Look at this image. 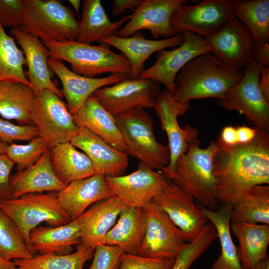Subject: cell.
Wrapping results in <instances>:
<instances>
[{"instance_id":"ab89813d","label":"cell","mask_w":269,"mask_h":269,"mask_svg":"<svg viewBox=\"0 0 269 269\" xmlns=\"http://www.w3.org/2000/svg\"><path fill=\"white\" fill-rule=\"evenodd\" d=\"M48 149L47 143L38 136L27 144H8L5 154L16 165L17 172H19L35 163Z\"/></svg>"},{"instance_id":"f907efd6","label":"cell","mask_w":269,"mask_h":269,"mask_svg":"<svg viewBox=\"0 0 269 269\" xmlns=\"http://www.w3.org/2000/svg\"><path fill=\"white\" fill-rule=\"evenodd\" d=\"M253 269H269V258L268 256L266 259L258 263Z\"/></svg>"},{"instance_id":"60d3db41","label":"cell","mask_w":269,"mask_h":269,"mask_svg":"<svg viewBox=\"0 0 269 269\" xmlns=\"http://www.w3.org/2000/svg\"><path fill=\"white\" fill-rule=\"evenodd\" d=\"M175 259H155L122 253L119 269H170Z\"/></svg>"},{"instance_id":"ee69618b","label":"cell","mask_w":269,"mask_h":269,"mask_svg":"<svg viewBox=\"0 0 269 269\" xmlns=\"http://www.w3.org/2000/svg\"><path fill=\"white\" fill-rule=\"evenodd\" d=\"M22 0H0V22L4 28L21 25Z\"/></svg>"},{"instance_id":"ac0fdd59","label":"cell","mask_w":269,"mask_h":269,"mask_svg":"<svg viewBox=\"0 0 269 269\" xmlns=\"http://www.w3.org/2000/svg\"><path fill=\"white\" fill-rule=\"evenodd\" d=\"M186 0H143L140 6L134 10L131 19L118 32L120 37H128L141 30H149L156 39L168 38L174 36L170 20L174 10Z\"/></svg>"},{"instance_id":"bcb514c9","label":"cell","mask_w":269,"mask_h":269,"mask_svg":"<svg viewBox=\"0 0 269 269\" xmlns=\"http://www.w3.org/2000/svg\"><path fill=\"white\" fill-rule=\"evenodd\" d=\"M112 1V14L116 17L128 9L135 10L141 5L143 0H113Z\"/></svg>"},{"instance_id":"8992f818","label":"cell","mask_w":269,"mask_h":269,"mask_svg":"<svg viewBox=\"0 0 269 269\" xmlns=\"http://www.w3.org/2000/svg\"><path fill=\"white\" fill-rule=\"evenodd\" d=\"M114 117L127 147V154L154 170H161L168 164L169 147L156 140L152 120L143 109L134 110Z\"/></svg>"},{"instance_id":"484cf974","label":"cell","mask_w":269,"mask_h":269,"mask_svg":"<svg viewBox=\"0 0 269 269\" xmlns=\"http://www.w3.org/2000/svg\"><path fill=\"white\" fill-rule=\"evenodd\" d=\"M72 115L77 127L88 129L116 149L127 152V147L115 117L106 110L93 94Z\"/></svg>"},{"instance_id":"f6af8a7d","label":"cell","mask_w":269,"mask_h":269,"mask_svg":"<svg viewBox=\"0 0 269 269\" xmlns=\"http://www.w3.org/2000/svg\"><path fill=\"white\" fill-rule=\"evenodd\" d=\"M14 164V162L5 153H0V201L11 199L9 184L10 173Z\"/></svg>"},{"instance_id":"ffe728a7","label":"cell","mask_w":269,"mask_h":269,"mask_svg":"<svg viewBox=\"0 0 269 269\" xmlns=\"http://www.w3.org/2000/svg\"><path fill=\"white\" fill-rule=\"evenodd\" d=\"M70 142L81 149L91 160L96 173L105 176L123 175L129 164L128 154L110 146L88 129L79 127Z\"/></svg>"},{"instance_id":"5bb4252c","label":"cell","mask_w":269,"mask_h":269,"mask_svg":"<svg viewBox=\"0 0 269 269\" xmlns=\"http://www.w3.org/2000/svg\"><path fill=\"white\" fill-rule=\"evenodd\" d=\"M190 106V103L176 101L172 94L165 89L158 94L154 107L161 129L168 138L170 161L160 171L169 180L178 157L186 152L190 144L198 139V132L196 129L188 125L182 129L177 121V117L185 114Z\"/></svg>"},{"instance_id":"e0dca14e","label":"cell","mask_w":269,"mask_h":269,"mask_svg":"<svg viewBox=\"0 0 269 269\" xmlns=\"http://www.w3.org/2000/svg\"><path fill=\"white\" fill-rule=\"evenodd\" d=\"M206 39L212 53L227 65L243 70L253 60L256 44L246 26L234 16Z\"/></svg>"},{"instance_id":"836d02e7","label":"cell","mask_w":269,"mask_h":269,"mask_svg":"<svg viewBox=\"0 0 269 269\" xmlns=\"http://www.w3.org/2000/svg\"><path fill=\"white\" fill-rule=\"evenodd\" d=\"M231 222L269 225V186L252 187L232 206Z\"/></svg>"},{"instance_id":"30bf717a","label":"cell","mask_w":269,"mask_h":269,"mask_svg":"<svg viewBox=\"0 0 269 269\" xmlns=\"http://www.w3.org/2000/svg\"><path fill=\"white\" fill-rule=\"evenodd\" d=\"M232 0H205L193 5H179L170 20L174 35L188 31L205 38L224 27L233 16Z\"/></svg>"},{"instance_id":"8d00e7d4","label":"cell","mask_w":269,"mask_h":269,"mask_svg":"<svg viewBox=\"0 0 269 269\" xmlns=\"http://www.w3.org/2000/svg\"><path fill=\"white\" fill-rule=\"evenodd\" d=\"M25 64L23 51L17 47L13 38L5 32L0 22V82L16 81L31 86L23 70Z\"/></svg>"},{"instance_id":"9a60e30c","label":"cell","mask_w":269,"mask_h":269,"mask_svg":"<svg viewBox=\"0 0 269 269\" xmlns=\"http://www.w3.org/2000/svg\"><path fill=\"white\" fill-rule=\"evenodd\" d=\"M114 195L127 206L143 208L161 194L170 181L161 172L139 162L135 171L117 177L105 176Z\"/></svg>"},{"instance_id":"4fadbf2b","label":"cell","mask_w":269,"mask_h":269,"mask_svg":"<svg viewBox=\"0 0 269 269\" xmlns=\"http://www.w3.org/2000/svg\"><path fill=\"white\" fill-rule=\"evenodd\" d=\"M181 33L184 37L182 44L173 50L163 49L156 52L155 63L139 76L163 85L172 95L177 89L175 78L184 66L197 56L212 53L205 37L188 31Z\"/></svg>"},{"instance_id":"681fc988","label":"cell","mask_w":269,"mask_h":269,"mask_svg":"<svg viewBox=\"0 0 269 269\" xmlns=\"http://www.w3.org/2000/svg\"><path fill=\"white\" fill-rule=\"evenodd\" d=\"M16 267L13 261L6 260L0 255V269H15Z\"/></svg>"},{"instance_id":"52a82bcc","label":"cell","mask_w":269,"mask_h":269,"mask_svg":"<svg viewBox=\"0 0 269 269\" xmlns=\"http://www.w3.org/2000/svg\"><path fill=\"white\" fill-rule=\"evenodd\" d=\"M0 209L15 223L30 253L36 254L30 240L32 230L42 222L53 226L66 224L72 220L59 205L57 192L29 193L18 198L0 201Z\"/></svg>"},{"instance_id":"277c9868","label":"cell","mask_w":269,"mask_h":269,"mask_svg":"<svg viewBox=\"0 0 269 269\" xmlns=\"http://www.w3.org/2000/svg\"><path fill=\"white\" fill-rule=\"evenodd\" d=\"M41 40L48 49L51 58L69 62L71 70L78 75L88 78L105 73L129 76V61L122 53L110 50L107 44L92 45L77 41Z\"/></svg>"},{"instance_id":"83f0119b","label":"cell","mask_w":269,"mask_h":269,"mask_svg":"<svg viewBox=\"0 0 269 269\" xmlns=\"http://www.w3.org/2000/svg\"><path fill=\"white\" fill-rule=\"evenodd\" d=\"M131 17L132 14H127L119 20L112 22L100 0H84L76 41L91 44L117 35L119 30Z\"/></svg>"},{"instance_id":"d4e9b609","label":"cell","mask_w":269,"mask_h":269,"mask_svg":"<svg viewBox=\"0 0 269 269\" xmlns=\"http://www.w3.org/2000/svg\"><path fill=\"white\" fill-rule=\"evenodd\" d=\"M65 186L54 172L50 160V149L32 166L10 176L9 191L12 198L29 193L58 192Z\"/></svg>"},{"instance_id":"3957f363","label":"cell","mask_w":269,"mask_h":269,"mask_svg":"<svg viewBox=\"0 0 269 269\" xmlns=\"http://www.w3.org/2000/svg\"><path fill=\"white\" fill-rule=\"evenodd\" d=\"M216 141L202 148L198 139L190 144L176 161L170 181L192 196L202 206L211 210L220 208L215 198L213 159Z\"/></svg>"},{"instance_id":"b9f144b4","label":"cell","mask_w":269,"mask_h":269,"mask_svg":"<svg viewBox=\"0 0 269 269\" xmlns=\"http://www.w3.org/2000/svg\"><path fill=\"white\" fill-rule=\"evenodd\" d=\"M39 136L34 125H16L0 118V140L9 144L14 141H29Z\"/></svg>"},{"instance_id":"cb8c5ba5","label":"cell","mask_w":269,"mask_h":269,"mask_svg":"<svg viewBox=\"0 0 269 269\" xmlns=\"http://www.w3.org/2000/svg\"><path fill=\"white\" fill-rule=\"evenodd\" d=\"M183 40L182 33L168 38L148 40L139 31L128 37L112 36L102 40L100 43L113 46L121 51L130 64L129 77L136 78L139 77L144 70V63L151 55L163 49L180 46Z\"/></svg>"},{"instance_id":"9c48e42d","label":"cell","mask_w":269,"mask_h":269,"mask_svg":"<svg viewBox=\"0 0 269 269\" xmlns=\"http://www.w3.org/2000/svg\"><path fill=\"white\" fill-rule=\"evenodd\" d=\"M161 91L160 84L155 81L128 77L97 90L93 95L106 110L116 117L134 110L154 108Z\"/></svg>"},{"instance_id":"7402d4cb","label":"cell","mask_w":269,"mask_h":269,"mask_svg":"<svg viewBox=\"0 0 269 269\" xmlns=\"http://www.w3.org/2000/svg\"><path fill=\"white\" fill-rule=\"evenodd\" d=\"M126 206L115 195L90 206L76 218L80 232V244L94 249L102 244L106 235Z\"/></svg>"},{"instance_id":"816d5d0a","label":"cell","mask_w":269,"mask_h":269,"mask_svg":"<svg viewBox=\"0 0 269 269\" xmlns=\"http://www.w3.org/2000/svg\"><path fill=\"white\" fill-rule=\"evenodd\" d=\"M68 1L72 5L76 12L79 17V9L81 6V0H68Z\"/></svg>"},{"instance_id":"f1b7e54d","label":"cell","mask_w":269,"mask_h":269,"mask_svg":"<svg viewBox=\"0 0 269 269\" xmlns=\"http://www.w3.org/2000/svg\"><path fill=\"white\" fill-rule=\"evenodd\" d=\"M230 230L239 242L237 252L243 269H253L269 256V225L231 222Z\"/></svg>"},{"instance_id":"d6986e66","label":"cell","mask_w":269,"mask_h":269,"mask_svg":"<svg viewBox=\"0 0 269 269\" xmlns=\"http://www.w3.org/2000/svg\"><path fill=\"white\" fill-rule=\"evenodd\" d=\"M9 32L16 39L25 55L28 66L25 75L35 95L47 89L61 98L62 92L51 80L53 75L48 64L50 56L47 47L38 37L25 32L19 27H12Z\"/></svg>"},{"instance_id":"4316f807","label":"cell","mask_w":269,"mask_h":269,"mask_svg":"<svg viewBox=\"0 0 269 269\" xmlns=\"http://www.w3.org/2000/svg\"><path fill=\"white\" fill-rule=\"evenodd\" d=\"M145 228L143 208L126 206L116 223L106 235L102 244L118 247L123 253L137 255Z\"/></svg>"},{"instance_id":"d6a6232c","label":"cell","mask_w":269,"mask_h":269,"mask_svg":"<svg viewBox=\"0 0 269 269\" xmlns=\"http://www.w3.org/2000/svg\"><path fill=\"white\" fill-rule=\"evenodd\" d=\"M202 210L216 228L221 245V254L209 269H243L239 261L237 247L231 236L232 206L224 204L217 210L202 207Z\"/></svg>"},{"instance_id":"c3c4849f","label":"cell","mask_w":269,"mask_h":269,"mask_svg":"<svg viewBox=\"0 0 269 269\" xmlns=\"http://www.w3.org/2000/svg\"><path fill=\"white\" fill-rule=\"evenodd\" d=\"M259 88L265 99L269 102V67H264L261 72L259 80Z\"/></svg>"},{"instance_id":"7c38bea8","label":"cell","mask_w":269,"mask_h":269,"mask_svg":"<svg viewBox=\"0 0 269 269\" xmlns=\"http://www.w3.org/2000/svg\"><path fill=\"white\" fill-rule=\"evenodd\" d=\"M264 67L253 60L243 70L241 81L217 100L218 105L228 110L244 114L255 126L269 131V102L259 88L261 72Z\"/></svg>"},{"instance_id":"ba28073f","label":"cell","mask_w":269,"mask_h":269,"mask_svg":"<svg viewBox=\"0 0 269 269\" xmlns=\"http://www.w3.org/2000/svg\"><path fill=\"white\" fill-rule=\"evenodd\" d=\"M30 118L49 149L70 142L79 129L67 105L55 93L47 89L35 95Z\"/></svg>"},{"instance_id":"d590c367","label":"cell","mask_w":269,"mask_h":269,"mask_svg":"<svg viewBox=\"0 0 269 269\" xmlns=\"http://www.w3.org/2000/svg\"><path fill=\"white\" fill-rule=\"evenodd\" d=\"M94 249L79 244L73 254H39L30 259L14 260L13 262L15 269H83L85 263L92 258Z\"/></svg>"},{"instance_id":"e575fe53","label":"cell","mask_w":269,"mask_h":269,"mask_svg":"<svg viewBox=\"0 0 269 269\" xmlns=\"http://www.w3.org/2000/svg\"><path fill=\"white\" fill-rule=\"evenodd\" d=\"M232 11L250 32L256 44L269 40V0H233Z\"/></svg>"},{"instance_id":"4dcf8cb0","label":"cell","mask_w":269,"mask_h":269,"mask_svg":"<svg viewBox=\"0 0 269 269\" xmlns=\"http://www.w3.org/2000/svg\"><path fill=\"white\" fill-rule=\"evenodd\" d=\"M50 155L52 168L65 186L73 181L96 174L89 157L77 150L70 142L50 149Z\"/></svg>"},{"instance_id":"74e56055","label":"cell","mask_w":269,"mask_h":269,"mask_svg":"<svg viewBox=\"0 0 269 269\" xmlns=\"http://www.w3.org/2000/svg\"><path fill=\"white\" fill-rule=\"evenodd\" d=\"M0 255L5 259H28V250L20 231L13 221L0 209Z\"/></svg>"},{"instance_id":"603a6c76","label":"cell","mask_w":269,"mask_h":269,"mask_svg":"<svg viewBox=\"0 0 269 269\" xmlns=\"http://www.w3.org/2000/svg\"><path fill=\"white\" fill-rule=\"evenodd\" d=\"M113 195L106 184L105 176L96 173L71 182L57 192V199L60 207L73 220L95 203Z\"/></svg>"},{"instance_id":"5b68a950","label":"cell","mask_w":269,"mask_h":269,"mask_svg":"<svg viewBox=\"0 0 269 269\" xmlns=\"http://www.w3.org/2000/svg\"><path fill=\"white\" fill-rule=\"evenodd\" d=\"M21 25L25 32L58 42L76 41L79 21L75 13L57 0H22Z\"/></svg>"},{"instance_id":"f5cc1de1","label":"cell","mask_w":269,"mask_h":269,"mask_svg":"<svg viewBox=\"0 0 269 269\" xmlns=\"http://www.w3.org/2000/svg\"><path fill=\"white\" fill-rule=\"evenodd\" d=\"M8 144L0 140V153H5Z\"/></svg>"},{"instance_id":"1f68e13d","label":"cell","mask_w":269,"mask_h":269,"mask_svg":"<svg viewBox=\"0 0 269 269\" xmlns=\"http://www.w3.org/2000/svg\"><path fill=\"white\" fill-rule=\"evenodd\" d=\"M34 97L29 85L16 81L0 82V115L19 125H33L30 112Z\"/></svg>"},{"instance_id":"2e32d148","label":"cell","mask_w":269,"mask_h":269,"mask_svg":"<svg viewBox=\"0 0 269 269\" xmlns=\"http://www.w3.org/2000/svg\"><path fill=\"white\" fill-rule=\"evenodd\" d=\"M153 200L182 231L187 243L195 240L209 222L195 198L171 181Z\"/></svg>"},{"instance_id":"7bdbcfd3","label":"cell","mask_w":269,"mask_h":269,"mask_svg":"<svg viewBox=\"0 0 269 269\" xmlns=\"http://www.w3.org/2000/svg\"><path fill=\"white\" fill-rule=\"evenodd\" d=\"M122 253L118 247L99 244L95 248L92 263L87 269H119Z\"/></svg>"},{"instance_id":"f546056e","label":"cell","mask_w":269,"mask_h":269,"mask_svg":"<svg viewBox=\"0 0 269 269\" xmlns=\"http://www.w3.org/2000/svg\"><path fill=\"white\" fill-rule=\"evenodd\" d=\"M30 240L34 250L40 254H70L72 246L80 243L77 220L58 226L36 227L30 232Z\"/></svg>"},{"instance_id":"8fae6325","label":"cell","mask_w":269,"mask_h":269,"mask_svg":"<svg viewBox=\"0 0 269 269\" xmlns=\"http://www.w3.org/2000/svg\"><path fill=\"white\" fill-rule=\"evenodd\" d=\"M142 208L146 228L137 255L155 259H175L186 242L183 233L153 200Z\"/></svg>"},{"instance_id":"7a4b0ae2","label":"cell","mask_w":269,"mask_h":269,"mask_svg":"<svg viewBox=\"0 0 269 269\" xmlns=\"http://www.w3.org/2000/svg\"><path fill=\"white\" fill-rule=\"evenodd\" d=\"M244 70L222 62L212 53L197 56L181 69L175 78L177 89L173 94L179 103L194 99L222 98L242 80Z\"/></svg>"},{"instance_id":"6da1fadb","label":"cell","mask_w":269,"mask_h":269,"mask_svg":"<svg viewBox=\"0 0 269 269\" xmlns=\"http://www.w3.org/2000/svg\"><path fill=\"white\" fill-rule=\"evenodd\" d=\"M216 142L213 174L218 204L232 207L253 186L269 183L268 131L258 127L256 137L246 144L229 146Z\"/></svg>"},{"instance_id":"7dc6e473","label":"cell","mask_w":269,"mask_h":269,"mask_svg":"<svg viewBox=\"0 0 269 269\" xmlns=\"http://www.w3.org/2000/svg\"><path fill=\"white\" fill-rule=\"evenodd\" d=\"M253 60L263 67L269 65V41L256 44Z\"/></svg>"},{"instance_id":"f35d334b","label":"cell","mask_w":269,"mask_h":269,"mask_svg":"<svg viewBox=\"0 0 269 269\" xmlns=\"http://www.w3.org/2000/svg\"><path fill=\"white\" fill-rule=\"evenodd\" d=\"M218 238L215 227L210 221L200 235L194 241L185 244L180 249L170 269H189Z\"/></svg>"},{"instance_id":"44dd1931","label":"cell","mask_w":269,"mask_h":269,"mask_svg":"<svg viewBox=\"0 0 269 269\" xmlns=\"http://www.w3.org/2000/svg\"><path fill=\"white\" fill-rule=\"evenodd\" d=\"M48 64L50 70L61 81L62 94L66 100L67 107L71 115L79 110L97 90L128 77L122 74H111L104 78H88L74 73L61 60L50 58Z\"/></svg>"}]
</instances>
